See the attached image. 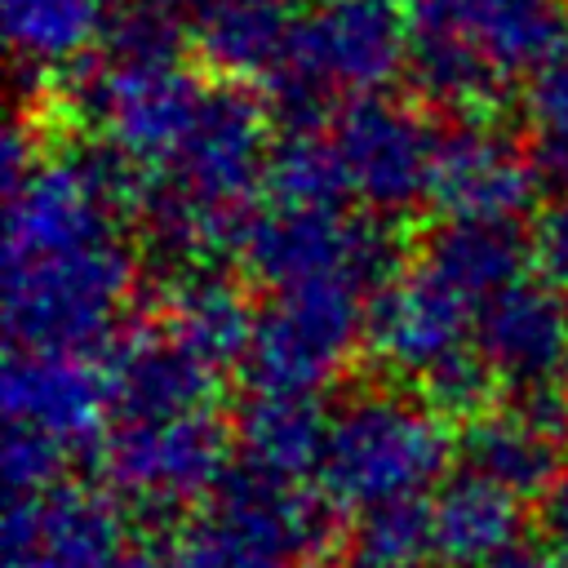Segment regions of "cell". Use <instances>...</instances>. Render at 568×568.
I'll return each mask as SVG.
<instances>
[{"label": "cell", "instance_id": "obj_1", "mask_svg": "<svg viewBox=\"0 0 568 568\" xmlns=\"http://www.w3.org/2000/svg\"><path fill=\"white\" fill-rule=\"evenodd\" d=\"M408 71L448 111L479 115L528 84L555 53L564 0H404Z\"/></svg>", "mask_w": 568, "mask_h": 568}, {"label": "cell", "instance_id": "obj_2", "mask_svg": "<svg viewBox=\"0 0 568 568\" xmlns=\"http://www.w3.org/2000/svg\"><path fill=\"white\" fill-rule=\"evenodd\" d=\"M448 453V426L422 395L359 390L328 413L320 488L355 515L422 501L444 484Z\"/></svg>", "mask_w": 568, "mask_h": 568}, {"label": "cell", "instance_id": "obj_3", "mask_svg": "<svg viewBox=\"0 0 568 568\" xmlns=\"http://www.w3.org/2000/svg\"><path fill=\"white\" fill-rule=\"evenodd\" d=\"M408 67V4L404 0H324L293 18L280 67L271 71L275 102L311 129L333 102L382 98Z\"/></svg>", "mask_w": 568, "mask_h": 568}, {"label": "cell", "instance_id": "obj_4", "mask_svg": "<svg viewBox=\"0 0 568 568\" xmlns=\"http://www.w3.org/2000/svg\"><path fill=\"white\" fill-rule=\"evenodd\" d=\"M133 284L138 257L124 235L4 262V328L13 351L84 355L115 333Z\"/></svg>", "mask_w": 568, "mask_h": 568}, {"label": "cell", "instance_id": "obj_5", "mask_svg": "<svg viewBox=\"0 0 568 568\" xmlns=\"http://www.w3.org/2000/svg\"><path fill=\"white\" fill-rule=\"evenodd\" d=\"M328 541V510L302 484L226 475L169 546V568H297Z\"/></svg>", "mask_w": 568, "mask_h": 568}, {"label": "cell", "instance_id": "obj_6", "mask_svg": "<svg viewBox=\"0 0 568 568\" xmlns=\"http://www.w3.org/2000/svg\"><path fill=\"white\" fill-rule=\"evenodd\" d=\"M368 306L373 293L355 284H297L271 293L257 311L244 359L253 390L315 395L333 386L346 373L359 337H368Z\"/></svg>", "mask_w": 568, "mask_h": 568}, {"label": "cell", "instance_id": "obj_7", "mask_svg": "<svg viewBox=\"0 0 568 568\" xmlns=\"http://www.w3.org/2000/svg\"><path fill=\"white\" fill-rule=\"evenodd\" d=\"M390 235L373 213L271 204L244 235V262L271 293L297 284H355L377 297L390 271Z\"/></svg>", "mask_w": 568, "mask_h": 568}, {"label": "cell", "instance_id": "obj_8", "mask_svg": "<svg viewBox=\"0 0 568 568\" xmlns=\"http://www.w3.org/2000/svg\"><path fill=\"white\" fill-rule=\"evenodd\" d=\"M231 430L213 413L115 417L102 435V475L111 493L142 510H173L213 497L226 484Z\"/></svg>", "mask_w": 568, "mask_h": 568}, {"label": "cell", "instance_id": "obj_9", "mask_svg": "<svg viewBox=\"0 0 568 568\" xmlns=\"http://www.w3.org/2000/svg\"><path fill=\"white\" fill-rule=\"evenodd\" d=\"M346 200H355L373 217L408 213L430 200L435 160L444 133L426 120V111L390 98H368L342 106L328 129Z\"/></svg>", "mask_w": 568, "mask_h": 568}, {"label": "cell", "instance_id": "obj_10", "mask_svg": "<svg viewBox=\"0 0 568 568\" xmlns=\"http://www.w3.org/2000/svg\"><path fill=\"white\" fill-rule=\"evenodd\" d=\"M475 320L479 306L417 257L377 288L364 342L386 373L422 386L435 368L475 351Z\"/></svg>", "mask_w": 568, "mask_h": 568}, {"label": "cell", "instance_id": "obj_11", "mask_svg": "<svg viewBox=\"0 0 568 568\" xmlns=\"http://www.w3.org/2000/svg\"><path fill=\"white\" fill-rule=\"evenodd\" d=\"M475 355L515 399L568 390V293L555 275H519L475 320Z\"/></svg>", "mask_w": 568, "mask_h": 568}, {"label": "cell", "instance_id": "obj_12", "mask_svg": "<svg viewBox=\"0 0 568 568\" xmlns=\"http://www.w3.org/2000/svg\"><path fill=\"white\" fill-rule=\"evenodd\" d=\"M4 439L40 444L58 457H75L111 413L106 368L62 351H13L0 382Z\"/></svg>", "mask_w": 568, "mask_h": 568}, {"label": "cell", "instance_id": "obj_13", "mask_svg": "<svg viewBox=\"0 0 568 568\" xmlns=\"http://www.w3.org/2000/svg\"><path fill=\"white\" fill-rule=\"evenodd\" d=\"M537 200L532 155L488 120H466L439 142L430 204L444 222L515 226Z\"/></svg>", "mask_w": 568, "mask_h": 568}, {"label": "cell", "instance_id": "obj_14", "mask_svg": "<svg viewBox=\"0 0 568 568\" xmlns=\"http://www.w3.org/2000/svg\"><path fill=\"white\" fill-rule=\"evenodd\" d=\"M124 524L106 493L58 484L9 501L4 568H124Z\"/></svg>", "mask_w": 568, "mask_h": 568}, {"label": "cell", "instance_id": "obj_15", "mask_svg": "<svg viewBox=\"0 0 568 568\" xmlns=\"http://www.w3.org/2000/svg\"><path fill=\"white\" fill-rule=\"evenodd\" d=\"M466 470L510 488L515 497H546L568 470V390L510 399L479 413L462 435Z\"/></svg>", "mask_w": 568, "mask_h": 568}, {"label": "cell", "instance_id": "obj_16", "mask_svg": "<svg viewBox=\"0 0 568 568\" xmlns=\"http://www.w3.org/2000/svg\"><path fill=\"white\" fill-rule=\"evenodd\" d=\"M217 382L222 368L195 355L164 320L120 333L106 355V390L115 417L213 413Z\"/></svg>", "mask_w": 568, "mask_h": 568}, {"label": "cell", "instance_id": "obj_17", "mask_svg": "<svg viewBox=\"0 0 568 568\" xmlns=\"http://www.w3.org/2000/svg\"><path fill=\"white\" fill-rule=\"evenodd\" d=\"M426 515H430V555L448 568H493L497 559L519 550L524 497L475 470L448 475L426 497Z\"/></svg>", "mask_w": 568, "mask_h": 568}, {"label": "cell", "instance_id": "obj_18", "mask_svg": "<svg viewBox=\"0 0 568 568\" xmlns=\"http://www.w3.org/2000/svg\"><path fill=\"white\" fill-rule=\"evenodd\" d=\"M0 27L27 75H67L111 44V0H0Z\"/></svg>", "mask_w": 568, "mask_h": 568}, {"label": "cell", "instance_id": "obj_19", "mask_svg": "<svg viewBox=\"0 0 568 568\" xmlns=\"http://www.w3.org/2000/svg\"><path fill=\"white\" fill-rule=\"evenodd\" d=\"M235 439L244 453V470L302 484L306 470H320L324 439H328V413L315 395H288V390H253L240 408Z\"/></svg>", "mask_w": 568, "mask_h": 568}, {"label": "cell", "instance_id": "obj_20", "mask_svg": "<svg viewBox=\"0 0 568 568\" xmlns=\"http://www.w3.org/2000/svg\"><path fill=\"white\" fill-rule=\"evenodd\" d=\"M182 22L200 58L217 71V80H271L293 31L284 0H204Z\"/></svg>", "mask_w": 568, "mask_h": 568}, {"label": "cell", "instance_id": "obj_21", "mask_svg": "<svg viewBox=\"0 0 568 568\" xmlns=\"http://www.w3.org/2000/svg\"><path fill=\"white\" fill-rule=\"evenodd\" d=\"M195 355H204L217 368H231L235 359H248L257 311L248 306L244 288L231 284L226 275L209 271H186L173 280L164 315H160Z\"/></svg>", "mask_w": 568, "mask_h": 568}, {"label": "cell", "instance_id": "obj_22", "mask_svg": "<svg viewBox=\"0 0 568 568\" xmlns=\"http://www.w3.org/2000/svg\"><path fill=\"white\" fill-rule=\"evenodd\" d=\"M435 275L462 288L479 311L519 275H528V248L515 226H475V222H444L417 253Z\"/></svg>", "mask_w": 568, "mask_h": 568}, {"label": "cell", "instance_id": "obj_23", "mask_svg": "<svg viewBox=\"0 0 568 568\" xmlns=\"http://www.w3.org/2000/svg\"><path fill=\"white\" fill-rule=\"evenodd\" d=\"M271 204L284 209H333L346 200L342 169L333 155L328 133L320 129H293L284 142H275L271 169H266Z\"/></svg>", "mask_w": 568, "mask_h": 568}, {"label": "cell", "instance_id": "obj_24", "mask_svg": "<svg viewBox=\"0 0 568 568\" xmlns=\"http://www.w3.org/2000/svg\"><path fill=\"white\" fill-rule=\"evenodd\" d=\"M359 559L386 564V568H417L422 555H430V515L426 501L382 506L359 515Z\"/></svg>", "mask_w": 568, "mask_h": 568}, {"label": "cell", "instance_id": "obj_25", "mask_svg": "<svg viewBox=\"0 0 568 568\" xmlns=\"http://www.w3.org/2000/svg\"><path fill=\"white\" fill-rule=\"evenodd\" d=\"M524 115L537 146L559 164L568 155V31L559 36L555 53L537 67V75L524 84Z\"/></svg>", "mask_w": 568, "mask_h": 568}, {"label": "cell", "instance_id": "obj_26", "mask_svg": "<svg viewBox=\"0 0 568 568\" xmlns=\"http://www.w3.org/2000/svg\"><path fill=\"white\" fill-rule=\"evenodd\" d=\"M541 537H546V550L568 564V475L541 497Z\"/></svg>", "mask_w": 568, "mask_h": 568}, {"label": "cell", "instance_id": "obj_27", "mask_svg": "<svg viewBox=\"0 0 568 568\" xmlns=\"http://www.w3.org/2000/svg\"><path fill=\"white\" fill-rule=\"evenodd\" d=\"M124 568H169V559H155L151 550H129Z\"/></svg>", "mask_w": 568, "mask_h": 568}, {"label": "cell", "instance_id": "obj_28", "mask_svg": "<svg viewBox=\"0 0 568 568\" xmlns=\"http://www.w3.org/2000/svg\"><path fill=\"white\" fill-rule=\"evenodd\" d=\"M351 568H386V564H373V559H355Z\"/></svg>", "mask_w": 568, "mask_h": 568}, {"label": "cell", "instance_id": "obj_29", "mask_svg": "<svg viewBox=\"0 0 568 568\" xmlns=\"http://www.w3.org/2000/svg\"><path fill=\"white\" fill-rule=\"evenodd\" d=\"M559 169H564V182H568V155L559 160ZM564 195H568V186H564Z\"/></svg>", "mask_w": 568, "mask_h": 568}, {"label": "cell", "instance_id": "obj_30", "mask_svg": "<svg viewBox=\"0 0 568 568\" xmlns=\"http://www.w3.org/2000/svg\"><path fill=\"white\" fill-rule=\"evenodd\" d=\"M315 4H324V0H315Z\"/></svg>", "mask_w": 568, "mask_h": 568}]
</instances>
